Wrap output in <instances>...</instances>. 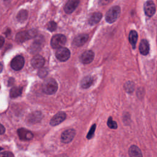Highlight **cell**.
I'll return each instance as SVG.
<instances>
[{
  "label": "cell",
  "mask_w": 157,
  "mask_h": 157,
  "mask_svg": "<svg viewBox=\"0 0 157 157\" xmlns=\"http://www.w3.org/2000/svg\"><path fill=\"white\" fill-rule=\"evenodd\" d=\"M66 117V114L64 112H59L55 115L50 120V123L52 126H56L63 122Z\"/></svg>",
  "instance_id": "9"
},
{
  "label": "cell",
  "mask_w": 157,
  "mask_h": 157,
  "mask_svg": "<svg viewBox=\"0 0 157 157\" xmlns=\"http://www.w3.org/2000/svg\"><path fill=\"white\" fill-rule=\"evenodd\" d=\"M102 13L100 12L93 13L88 19V23L90 25H94L98 23L102 18Z\"/></svg>",
  "instance_id": "16"
},
{
  "label": "cell",
  "mask_w": 157,
  "mask_h": 157,
  "mask_svg": "<svg viewBox=\"0 0 157 157\" xmlns=\"http://www.w3.org/2000/svg\"><path fill=\"white\" fill-rule=\"evenodd\" d=\"M124 87H125V90H126L127 92L131 93L134 91V83L132 82H128L126 83Z\"/></svg>",
  "instance_id": "23"
},
{
  "label": "cell",
  "mask_w": 157,
  "mask_h": 157,
  "mask_svg": "<svg viewBox=\"0 0 157 157\" xmlns=\"http://www.w3.org/2000/svg\"><path fill=\"white\" fill-rule=\"evenodd\" d=\"M17 134L19 138L22 140H29L33 137V133L25 128L18 129L17 130Z\"/></svg>",
  "instance_id": "11"
},
{
  "label": "cell",
  "mask_w": 157,
  "mask_h": 157,
  "mask_svg": "<svg viewBox=\"0 0 157 157\" xmlns=\"http://www.w3.org/2000/svg\"><path fill=\"white\" fill-rule=\"evenodd\" d=\"M47 74H48L47 69L46 68H42L39 70L38 72V75L41 78H44L45 76H47Z\"/></svg>",
  "instance_id": "27"
},
{
  "label": "cell",
  "mask_w": 157,
  "mask_h": 157,
  "mask_svg": "<svg viewBox=\"0 0 157 157\" xmlns=\"http://www.w3.org/2000/svg\"><path fill=\"white\" fill-rule=\"evenodd\" d=\"M56 27H57V25L56 23L53 21H50L48 25H47V29L49 30L50 31L52 32V31H54L56 29Z\"/></svg>",
  "instance_id": "25"
},
{
  "label": "cell",
  "mask_w": 157,
  "mask_h": 157,
  "mask_svg": "<svg viewBox=\"0 0 157 157\" xmlns=\"http://www.w3.org/2000/svg\"><path fill=\"white\" fill-rule=\"evenodd\" d=\"M44 63H45L44 58L41 55H35L31 61L32 66L36 69L42 67L44 66Z\"/></svg>",
  "instance_id": "13"
},
{
  "label": "cell",
  "mask_w": 157,
  "mask_h": 157,
  "mask_svg": "<svg viewBox=\"0 0 157 157\" xmlns=\"http://www.w3.org/2000/svg\"><path fill=\"white\" fill-rule=\"evenodd\" d=\"M4 39L3 38L2 36L1 37V39H0V44H1V47H2L3 44H4Z\"/></svg>",
  "instance_id": "31"
},
{
  "label": "cell",
  "mask_w": 157,
  "mask_h": 157,
  "mask_svg": "<svg viewBox=\"0 0 157 157\" xmlns=\"http://www.w3.org/2000/svg\"><path fill=\"white\" fill-rule=\"evenodd\" d=\"M66 42V37L63 34H58L52 37L50 44L53 48H58L63 47Z\"/></svg>",
  "instance_id": "3"
},
{
  "label": "cell",
  "mask_w": 157,
  "mask_h": 157,
  "mask_svg": "<svg viewBox=\"0 0 157 157\" xmlns=\"http://www.w3.org/2000/svg\"><path fill=\"white\" fill-rule=\"evenodd\" d=\"M0 132H1V134H4V132H5V128L3 126L2 124H1V128H0Z\"/></svg>",
  "instance_id": "30"
},
{
  "label": "cell",
  "mask_w": 157,
  "mask_h": 157,
  "mask_svg": "<svg viewBox=\"0 0 157 157\" xmlns=\"http://www.w3.org/2000/svg\"><path fill=\"white\" fill-rule=\"evenodd\" d=\"M58 90V83L52 78L46 79L42 84V90L47 94H53Z\"/></svg>",
  "instance_id": "1"
},
{
  "label": "cell",
  "mask_w": 157,
  "mask_h": 157,
  "mask_svg": "<svg viewBox=\"0 0 157 157\" xmlns=\"http://www.w3.org/2000/svg\"><path fill=\"white\" fill-rule=\"evenodd\" d=\"M55 55L56 58L60 61H67L71 56V52L69 49L66 47H61L58 48L56 51Z\"/></svg>",
  "instance_id": "5"
},
{
  "label": "cell",
  "mask_w": 157,
  "mask_h": 157,
  "mask_svg": "<svg viewBox=\"0 0 157 157\" xmlns=\"http://www.w3.org/2000/svg\"><path fill=\"white\" fill-rule=\"evenodd\" d=\"M95 129H96V124H94L93 125H92L91 128H90L87 136H86V138L88 139H90L93 137V136H94V131H95Z\"/></svg>",
  "instance_id": "26"
},
{
  "label": "cell",
  "mask_w": 157,
  "mask_h": 157,
  "mask_svg": "<svg viewBox=\"0 0 157 157\" xmlns=\"http://www.w3.org/2000/svg\"><path fill=\"white\" fill-rule=\"evenodd\" d=\"M137 39H138L137 33L134 30L131 31L129 34V41L134 49L136 48V44L137 43Z\"/></svg>",
  "instance_id": "19"
},
{
  "label": "cell",
  "mask_w": 157,
  "mask_h": 157,
  "mask_svg": "<svg viewBox=\"0 0 157 157\" xmlns=\"http://www.w3.org/2000/svg\"><path fill=\"white\" fill-rule=\"evenodd\" d=\"M0 156H1V157H2V156H7V157H9V156H13V155L12 153H10V152L6 151V152H4V153H1Z\"/></svg>",
  "instance_id": "29"
},
{
  "label": "cell",
  "mask_w": 157,
  "mask_h": 157,
  "mask_svg": "<svg viewBox=\"0 0 157 157\" xmlns=\"http://www.w3.org/2000/svg\"><path fill=\"white\" fill-rule=\"evenodd\" d=\"M94 52L91 50H86L80 56V61L83 64H89L94 59Z\"/></svg>",
  "instance_id": "10"
},
{
  "label": "cell",
  "mask_w": 157,
  "mask_h": 157,
  "mask_svg": "<svg viewBox=\"0 0 157 157\" xmlns=\"http://www.w3.org/2000/svg\"><path fill=\"white\" fill-rule=\"evenodd\" d=\"M107 126L111 129H116L117 128V123L112 120V117H109V118L108 119Z\"/></svg>",
  "instance_id": "24"
},
{
  "label": "cell",
  "mask_w": 157,
  "mask_h": 157,
  "mask_svg": "<svg viewBox=\"0 0 157 157\" xmlns=\"http://www.w3.org/2000/svg\"><path fill=\"white\" fill-rule=\"evenodd\" d=\"M28 18V12L26 10H21L17 15V19L20 22L25 21Z\"/></svg>",
  "instance_id": "22"
},
{
  "label": "cell",
  "mask_w": 157,
  "mask_h": 157,
  "mask_svg": "<svg viewBox=\"0 0 157 157\" xmlns=\"http://www.w3.org/2000/svg\"><path fill=\"white\" fill-rule=\"evenodd\" d=\"M144 9L145 13L149 17H152L155 14L156 11L155 5L151 0H149L145 2V3L144 4Z\"/></svg>",
  "instance_id": "8"
},
{
  "label": "cell",
  "mask_w": 157,
  "mask_h": 157,
  "mask_svg": "<svg viewBox=\"0 0 157 157\" xmlns=\"http://www.w3.org/2000/svg\"><path fill=\"white\" fill-rule=\"evenodd\" d=\"M120 12V7L118 6H115L111 7L105 14V18L106 21L109 23H112L115 22L119 17Z\"/></svg>",
  "instance_id": "2"
},
{
  "label": "cell",
  "mask_w": 157,
  "mask_h": 157,
  "mask_svg": "<svg viewBox=\"0 0 157 157\" xmlns=\"http://www.w3.org/2000/svg\"><path fill=\"white\" fill-rule=\"evenodd\" d=\"M112 0H99V4L101 6H105L112 2Z\"/></svg>",
  "instance_id": "28"
},
{
  "label": "cell",
  "mask_w": 157,
  "mask_h": 157,
  "mask_svg": "<svg viewBox=\"0 0 157 157\" xmlns=\"http://www.w3.org/2000/svg\"><path fill=\"white\" fill-rule=\"evenodd\" d=\"M88 35L86 34H82L76 36L73 40V44L77 47L83 45L88 40Z\"/></svg>",
  "instance_id": "14"
},
{
  "label": "cell",
  "mask_w": 157,
  "mask_h": 157,
  "mask_svg": "<svg viewBox=\"0 0 157 157\" xmlns=\"http://www.w3.org/2000/svg\"><path fill=\"white\" fill-rule=\"evenodd\" d=\"M139 52L142 55H147L149 52V44L146 39H142L139 45Z\"/></svg>",
  "instance_id": "15"
},
{
  "label": "cell",
  "mask_w": 157,
  "mask_h": 157,
  "mask_svg": "<svg viewBox=\"0 0 157 157\" xmlns=\"http://www.w3.org/2000/svg\"><path fill=\"white\" fill-rule=\"evenodd\" d=\"M75 135V131L73 129H68L64 131L61 136V140L62 142L67 144L72 140Z\"/></svg>",
  "instance_id": "7"
},
{
  "label": "cell",
  "mask_w": 157,
  "mask_h": 157,
  "mask_svg": "<svg viewBox=\"0 0 157 157\" xmlns=\"http://www.w3.org/2000/svg\"><path fill=\"white\" fill-rule=\"evenodd\" d=\"M93 83V78L90 75L84 77L81 81V86L83 88H88Z\"/></svg>",
  "instance_id": "17"
},
{
  "label": "cell",
  "mask_w": 157,
  "mask_h": 157,
  "mask_svg": "<svg viewBox=\"0 0 157 157\" xmlns=\"http://www.w3.org/2000/svg\"><path fill=\"white\" fill-rule=\"evenodd\" d=\"M37 31L34 29H32L28 31H21L18 33L16 35V40L18 42H23L32 37L36 36Z\"/></svg>",
  "instance_id": "4"
},
{
  "label": "cell",
  "mask_w": 157,
  "mask_h": 157,
  "mask_svg": "<svg viewBox=\"0 0 157 157\" xmlns=\"http://www.w3.org/2000/svg\"><path fill=\"white\" fill-rule=\"evenodd\" d=\"M129 155L132 157H139L142 156V152L140 148L136 145H132L129 149Z\"/></svg>",
  "instance_id": "18"
},
{
  "label": "cell",
  "mask_w": 157,
  "mask_h": 157,
  "mask_svg": "<svg viewBox=\"0 0 157 157\" xmlns=\"http://www.w3.org/2000/svg\"><path fill=\"white\" fill-rule=\"evenodd\" d=\"M25 60L22 56L18 55L12 59L10 63L11 67L15 71H19L24 66Z\"/></svg>",
  "instance_id": "6"
},
{
  "label": "cell",
  "mask_w": 157,
  "mask_h": 157,
  "mask_svg": "<svg viewBox=\"0 0 157 157\" xmlns=\"http://www.w3.org/2000/svg\"><path fill=\"white\" fill-rule=\"evenodd\" d=\"M22 93V88L20 86H15L11 88L10 91V96L12 98H15L20 96Z\"/></svg>",
  "instance_id": "20"
},
{
  "label": "cell",
  "mask_w": 157,
  "mask_h": 157,
  "mask_svg": "<svg viewBox=\"0 0 157 157\" xmlns=\"http://www.w3.org/2000/svg\"><path fill=\"white\" fill-rule=\"evenodd\" d=\"M43 42H44V39L42 36H40V37H38L37 39H36V40L33 44L31 49L33 50L34 52L36 50H39V49L40 50L41 46L42 45Z\"/></svg>",
  "instance_id": "21"
},
{
  "label": "cell",
  "mask_w": 157,
  "mask_h": 157,
  "mask_svg": "<svg viewBox=\"0 0 157 157\" xmlns=\"http://www.w3.org/2000/svg\"><path fill=\"white\" fill-rule=\"evenodd\" d=\"M79 4V0H69L64 6V10L67 13L73 12Z\"/></svg>",
  "instance_id": "12"
}]
</instances>
